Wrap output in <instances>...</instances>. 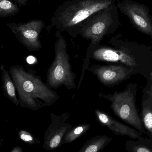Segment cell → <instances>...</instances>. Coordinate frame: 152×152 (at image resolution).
<instances>
[{
  "label": "cell",
  "instance_id": "cell-1",
  "mask_svg": "<svg viewBox=\"0 0 152 152\" xmlns=\"http://www.w3.org/2000/svg\"><path fill=\"white\" fill-rule=\"evenodd\" d=\"M110 45L97 46L90 58L97 61L120 64L132 69L136 75L146 80L152 71V48L136 43L121 40L116 37L109 42Z\"/></svg>",
  "mask_w": 152,
  "mask_h": 152
},
{
  "label": "cell",
  "instance_id": "cell-2",
  "mask_svg": "<svg viewBox=\"0 0 152 152\" xmlns=\"http://www.w3.org/2000/svg\"><path fill=\"white\" fill-rule=\"evenodd\" d=\"M9 71L18 93L19 105L23 108L38 110L52 106L59 99V96L40 77L26 71L23 66H12Z\"/></svg>",
  "mask_w": 152,
  "mask_h": 152
},
{
  "label": "cell",
  "instance_id": "cell-3",
  "mask_svg": "<svg viewBox=\"0 0 152 152\" xmlns=\"http://www.w3.org/2000/svg\"><path fill=\"white\" fill-rule=\"evenodd\" d=\"M113 5V0H69L56 9L51 20V27L76 37L82 24L88 18Z\"/></svg>",
  "mask_w": 152,
  "mask_h": 152
},
{
  "label": "cell",
  "instance_id": "cell-4",
  "mask_svg": "<svg viewBox=\"0 0 152 152\" xmlns=\"http://www.w3.org/2000/svg\"><path fill=\"white\" fill-rule=\"evenodd\" d=\"M113 5L96 12L88 18L81 26L79 35L90 43L87 50L86 54L82 66L79 84H82L85 71L89 67L90 56L93 51L100 45L104 37L112 32L114 24L112 14Z\"/></svg>",
  "mask_w": 152,
  "mask_h": 152
},
{
  "label": "cell",
  "instance_id": "cell-5",
  "mask_svg": "<svg viewBox=\"0 0 152 152\" xmlns=\"http://www.w3.org/2000/svg\"><path fill=\"white\" fill-rule=\"evenodd\" d=\"M57 39L54 45L55 57L46 75V82L50 88L57 89L63 86L69 90L76 88L77 75L73 72L67 45L61 32L57 31Z\"/></svg>",
  "mask_w": 152,
  "mask_h": 152
},
{
  "label": "cell",
  "instance_id": "cell-6",
  "mask_svg": "<svg viewBox=\"0 0 152 152\" xmlns=\"http://www.w3.org/2000/svg\"><path fill=\"white\" fill-rule=\"evenodd\" d=\"M137 84L129 83L123 91L112 94L99 93L98 96L110 102V108L116 116L140 133L145 134L140 114L136 104Z\"/></svg>",
  "mask_w": 152,
  "mask_h": 152
},
{
  "label": "cell",
  "instance_id": "cell-7",
  "mask_svg": "<svg viewBox=\"0 0 152 152\" xmlns=\"http://www.w3.org/2000/svg\"><path fill=\"white\" fill-rule=\"evenodd\" d=\"M7 25L19 42L29 51H38L42 49L39 37L45 26V22L42 20H34L26 23H10Z\"/></svg>",
  "mask_w": 152,
  "mask_h": 152
},
{
  "label": "cell",
  "instance_id": "cell-8",
  "mask_svg": "<svg viewBox=\"0 0 152 152\" xmlns=\"http://www.w3.org/2000/svg\"><path fill=\"white\" fill-rule=\"evenodd\" d=\"M88 70L96 76L104 86L111 87L136 75L132 69L120 64L91 65Z\"/></svg>",
  "mask_w": 152,
  "mask_h": 152
},
{
  "label": "cell",
  "instance_id": "cell-9",
  "mask_svg": "<svg viewBox=\"0 0 152 152\" xmlns=\"http://www.w3.org/2000/svg\"><path fill=\"white\" fill-rule=\"evenodd\" d=\"M118 6L121 12L129 17L138 30L152 37V21L144 7L138 4L126 1L119 2Z\"/></svg>",
  "mask_w": 152,
  "mask_h": 152
},
{
  "label": "cell",
  "instance_id": "cell-10",
  "mask_svg": "<svg viewBox=\"0 0 152 152\" xmlns=\"http://www.w3.org/2000/svg\"><path fill=\"white\" fill-rule=\"evenodd\" d=\"M66 114L60 116L51 113V123L46 131L44 145L46 150H53L58 148L66 133L72 128V126L66 122Z\"/></svg>",
  "mask_w": 152,
  "mask_h": 152
},
{
  "label": "cell",
  "instance_id": "cell-11",
  "mask_svg": "<svg viewBox=\"0 0 152 152\" xmlns=\"http://www.w3.org/2000/svg\"><path fill=\"white\" fill-rule=\"evenodd\" d=\"M95 112L98 122L117 135L126 136L132 139H137L143 135L136 129L116 120L104 112L96 109Z\"/></svg>",
  "mask_w": 152,
  "mask_h": 152
},
{
  "label": "cell",
  "instance_id": "cell-12",
  "mask_svg": "<svg viewBox=\"0 0 152 152\" xmlns=\"http://www.w3.org/2000/svg\"><path fill=\"white\" fill-rule=\"evenodd\" d=\"M140 116L145 129V134L152 140V99L144 91Z\"/></svg>",
  "mask_w": 152,
  "mask_h": 152
},
{
  "label": "cell",
  "instance_id": "cell-13",
  "mask_svg": "<svg viewBox=\"0 0 152 152\" xmlns=\"http://www.w3.org/2000/svg\"><path fill=\"white\" fill-rule=\"evenodd\" d=\"M1 72L3 91L4 95L16 106L19 105V102L16 94V88L12 79L9 71L6 70L4 65L0 67Z\"/></svg>",
  "mask_w": 152,
  "mask_h": 152
},
{
  "label": "cell",
  "instance_id": "cell-14",
  "mask_svg": "<svg viewBox=\"0 0 152 152\" xmlns=\"http://www.w3.org/2000/svg\"><path fill=\"white\" fill-rule=\"evenodd\" d=\"M111 141L108 136H97L86 142L78 152H100Z\"/></svg>",
  "mask_w": 152,
  "mask_h": 152
},
{
  "label": "cell",
  "instance_id": "cell-15",
  "mask_svg": "<svg viewBox=\"0 0 152 152\" xmlns=\"http://www.w3.org/2000/svg\"><path fill=\"white\" fill-rule=\"evenodd\" d=\"M126 148L127 152H152V140L140 136L136 141H126Z\"/></svg>",
  "mask_w": 152,
  "mask_h": 152
},
{
  "label": "cell",
  "instance_id": "cell-16",
  "mask_svg": "<svg viewBox=\"0 0 152 152\" xmlns=\"http://www.w3.org/2000/svg\"><path fill=\"white\" fill-rule=\"evenodd\" d=\"M90 124L84 123L70 129L64 136L61 144L70 143L84 134L89 129Z\"/></svg>",
  "mask_w": 152,
  "mask_h": 152
},
{
  "label": "cell",
  "instance_id": "cell-17",
  "mask_svg": "<svg viewBox=\"0 0 152 152\" xmlns=\"http://www.w3.org/2000/svg\"><path fill=\"white\" fill-rule=\"evenodd\" d=\"M19 11L17 4L9 0H0V17L14 15Z\"/></svg>",
  "mask_w": 152,
  "mask_h": 152
},
{
  "label": "cell",
  "instance_id": "cell-18",
  "mask_svg": "<svg viewBox=\"0 0 152 152\" xmlns=\"http://www.w3.org/2000/svg\"><path fill=\"white\" fill-rule=\"evenodd\" d=\"M19 136L20 139L30 144L35 143L34 139L31 134L24 130H21L19 132Z\"/></svg>",
  "mask_w": 152,
  "mask_h": 152
},
{
  "label": "cell",
  "instance_id": "cell-19",
  "mask_svg": "<svg viewBox=\"0 0 152 152\" xmlns=\"http://www.w3.org/2000/svg\"><path fill=\"white\" fill-rule=\"evenodd\" d=\"M147 85L145 86L144 91L152 99V83L149 79L147 80Z\"/></svg>",
  "mask_w": 152,
  "mask_h": 152
},
{
  "label": "cell",
  "instance_id": "cell-20",
  "mask_svg": "<svg viewBox=\"0 0 152 152\" xmlns=\"http://www.w3.org/2000/svg\"><path fill=\"white\" fill-rule=\"evenodd\" d=\"M20 6L24 5L26 3L28 0H14Z\"/></svg>",
  "mask_w": 152,
  "mask_h": 152
},
{
  "label": "cell",
  "instance_id": "cell-21",
  "mask_svg": "<svg viewBox=\"0 0 152 152\" xmlns=\"http://www.w3.org/2000/svg\"><path fill=\"white\" fill-rule=\"evenodd\" d=\"M11 152H23L22 149L20 147H16L13 148L12 151Z\"/></svg>",
  "mask_w": 152,
  "mask_h": 152
},
{
  "label": "cell",
  "instance_id": "cell-22",
  "mask_svg": "<svg viewBox=\"0 0 152 152\" xmlns=\"http://www.w3.org/2000/svg\"><path fill=\"white\" fill-rule=\"evenodd\" d=\"M148 79H149L151 80V81L152 83V71L151 72V73H150V75H149V78Z\"/></svg>",
  "mask_w": 152,
  "mask_h": 152
},
{
  "label": "cell",
  "instance_id": "cell-23",
  "mask_svg": "<svg viewBox=\"0 0 152 152\" xmlns=\"http://www.w3.org/2000/svg\"><path fill=\"white\" fill-rule=\"evenodd\" d=\"M1 92H0V102H1Z\"/></svg>",
  "mask_w": 152,
  "mask_h": 152
}]
</instances>
